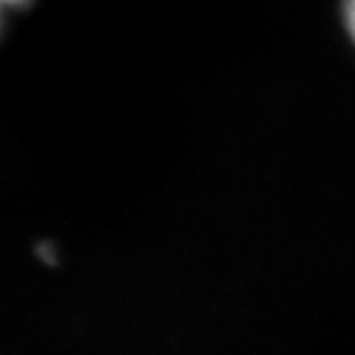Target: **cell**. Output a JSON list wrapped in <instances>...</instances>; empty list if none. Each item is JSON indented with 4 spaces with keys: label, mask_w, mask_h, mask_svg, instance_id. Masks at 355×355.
Segmentation results:
<instances>
[{
    "label": "cell",
    "mask_w": 355,
    "mask_h": 355,
    "mask_svg": "<svg viewBox=\"0 0 355 355\" xmlns=\"http://www.w3.org/2000/svg\"><path fill=\"white\" fill-rule=\"evenodd\" d=\"M30 0H0V28H3V20L10 10H17V8L28 6Z\"/></svg>",
    "instance_id": "1"
},
{
    "label": "cell",
    "mask_w": 355,
    "mask_h": 355,
    "mask_svg": "<svg viewBox=\"0 0 355 355\" xmlns=\"http://www.w3.org/2000/svg\"><path fill=\"white\" fill-rule=\"evenodd\" d=\"M345 22H348L350 35L355 40V0H345Z\"/></svg>",
    "instance_id": "2"
}]
</instances>
